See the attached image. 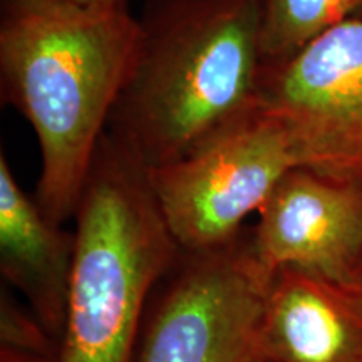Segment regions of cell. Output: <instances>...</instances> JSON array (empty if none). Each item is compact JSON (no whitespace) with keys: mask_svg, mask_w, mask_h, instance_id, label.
Returning a JSON list of instances; mask_svg holds the SVG:
<instances>
[{"mask_svg":"<svg viewBox=\"0 0 362 362\" xmlns=\"http://www.w3.org/2000/svg\"><path fill=\"white\" fill-rule=\"evenodd\" d=\"M293 166L287 136L259 103L185 156L148 166V178L180 250L203 253L237 240Z\"/></svg>","mask_w":362,"mask_h":362,"instance_id":"277c9868","label":"cell"},{"mask_svg":"<svg viewBox=\"0 0 362 362\" xmlns=\"http://www.w3.org/2000/svg\"><path fill=\"white\" fill-rule=\"evenodd\" d=\"M259 103L284 129L297 166L362 181V17L262 67Z\"/></svg>","mask_w":362,"mask_h":362,"instance_id":"8992f818","label":"cell"},{"mask_svg":"<svg viewBox=\"0 0 362 362\" xmlns=\"http://www.w3.org/2000/svg\"><path fill=\"white\" fill-rule=\"evenodd\" d=\"M59 362H134L148 307L180 257L148 166L110 131L76 211Z\"/></svg>","mask_w":362,"mask_h":362,"instance_id":"3957f363","label":"cell"},{"mask_svg":"<svg viewBox=\"0 0 362 362\" xmlns=\"http://www.w3.org/2000/svg\"><path fill=\"white\" fill-rule=\"evenodd\" d=\"M138 39L128 0H2L0 96L37 136L34 200L56 225L76 216Z\"/></svg>","mask_w":362,"mask_h":362,"instance_id":"6da1fadb","label":"cell"},{"mask_svg":"<svg viewBox=\"0 0 362 362\" xmlns=\"http://www.w3.org/2000/svg\"><path fill=\"white\" fill-rule=\"evenodd\" d=\"M272 279L247 228L218 250L181 252L151 298L134 362H253Z\"/></svg>","mask_w":362,"mask_h":362,"instance_id":"5b68a950","label":"cell"},{"mask_svg":"<svg viewBox=\"0 0 362 362\" xmlns=\"http://www.w3.org/2000/svg\"><path fill=\"white\" fill-rule=\"evenodd\" d=\"M253 362H362V293L280 269L267 292Z\"/></svg>","mask_w":362,"mask_h":362,"instance_id":"ba28073f","label":"cell"},{"mask_svg":"<svg viewBox=\"0 0 362 362\" xmlns=\"http://www.w3.org/2000/svg\"><path fill=\"white\" fill-rule=\"evenodd\" d=\"M352 287H356L357 291L362 293V257H361L359 267H357L356 270V277H354V284H352Z\"/></svg>","mask_w":362,"mask_h":362,"instance_id":"7c38bea8","label":"cell"},{"mask_svg":"<svg viewBox=\"0 0 362 362\" xmlns=\"http://www.w3.org/2000/svg\"><path fill=\"white\" fill-rule=\"evenodd\" d=\"M260 265L291 267L352 285L362 257V181L293 166L250 230Z\"/></svg>","mask_w":362,"mask_h":362,"instance_id":"52a82bcc","label":"cell"},{"mask_svg":"<svg viewBox=\"0 0 362 362\" xmlns=\"http://www.w3.org/2000/svg\"><path fill=\"white\" fill-rule=\"evenodd\" d=\"M74 243V233L49 220L27 197L6 153H0V270L57 342L64 327Z\"/></svg>","mask_w":362,"mask_h":362,"instance_id":"9c48e42d","label":"cell"},{"mask_svg":"<svg viewBox=\"0 0 362 362\" xmlns=\"http://www.w3.org/2000/svg\"><path fill=\"white\" fill-rule=\"evenodd\" d=\"M76 2H81V4H115V2H121V0H76Z\"/></svg>","mask_w":362,"mask_h":362,"instance_id":"4fadbf2b","label":"cell"},{"mask_svg":"<svg viewBox=\"0 0 362 362\" xmlns=\"http://www.w3.org/2000/svg\"><path fill=\"white\" fill-rule=\"evenodd\" d=\"M57 341L47 332L19 339H0V362H59Z\"/></svg>","mask_w":362,"mask_h":362,"instance_id":"8fae6325","label":"cell"},{"mask_svg":"<svg viewBox=\"0 0 362 362\" xmlns=\"http://www.w3.org/2000/svg\"><path fill=\"white\" fill-rule=\"evenodd\" d=\"M107 131L146 166L185 156L259 104L257 0H148Z\"/></svg>","mask_w":362,"mask_h":362,"instance_id":"7a4b0ae2","label":"cell"},{"mask_svg":"<svg viewBox=\"0 0 362 362\" xmlns=\"http://www.w3.org/2000/svg\"><path fill=\"white\" fill-rule=\"evenodd\" d=\"M262 67L277 66L342 22L362 17V0H257Z\"/></svg>","mask_w":362,"mask_h":362,"instance_id":"30bf717a","label":"cell"}]
</instances>
